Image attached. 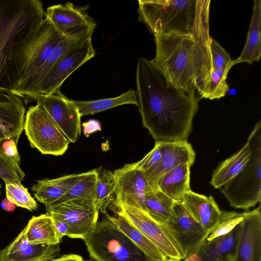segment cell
Segmentation results:
<instances>
[{"label": "cell", "instance_id": "obj_38", "mask_svg": "<svg viewBox=\"0 0 261 261\" xmlns=\"http://www.w3.org/2000/svg\"><path fill=\"white\" fill-rule=\"evenodd\" d=\"M164 150V142H155L153 148L142 160L137 162L138 167L146 172L155 166L161 160Z\"/></svg>", "mask_w": 261, "mask_h": 261}, {"label": "cell", "instance_id": "obj_41", "mask_svg": "<svg viewBox=\"0 0 261 261\" xmlns=\"http://www.w3.org/2000/svg\"><path fill=\"white\" fill-rule=\"evenodd\" d=\"M84 135L88 137L90 134L101 130V126L99 121L92 119L83 124Z\"/></svg>", "mask_w": 261, "mask_h": 261}, {"label": "cell", "instance_id": "obj_20", "mask_svg": "<svg viewBox=\"0 0 261 261\" xmlns=\"http://www.w3.org/2000/svg\"><path fill=\"white\" fill-rule=\"evenodd\" d=\"M60 256V243L31 244L25 228L9 245L0 251V261H50Z\"/></svg>", "mask_w": 261, "mask_h": 261}, {"label": "cell", "instance_id": "obj_2", "mask_svg": "<svg viewBox=\"0 0 261 261\" xmlns=\"http://www.w3.org/2000/svg\"><path fill=\"white\" fill-rule=\"evenodd\" d=\"M154 36L156 54L150 61L173 84L199 95L213 71L210 46L191 35Z\"/></svg>", "mask_w": 261, "mask_h": 261}, {"label": "cell", "instance_id": "obj_22", "mask_svg": "<svg viewBox=\"0 0 261 261\" xmlns=\"http://www.w3.org/2000/svg\"><path fill=\"white\" fill-rule=\"evenodd\" d=\"M241 229V222L229 233L205 240L197 252L201 261H216L229 254L234 255Z\"/></svg>", "mask_w": 261, "mask_h": 261}, {"label": "cell", "instance_id": "obj_5", "mask_svg": "<svg viewBox=\"0 0 261 261\" xmlns=\"http://www.w3.org/2000/svg\"><path fill=\"white\" fill-rule=\"evenodd\" d=\"M65 38L45 17L31 33L13 42L9 58L13 82L9 89L12 90L32 75Z\"/></svg>", "mask_w": 261, "mask_h": 261}, {"label": "cell", "instance_id": "obj_18", "mask_svg": "<svg viewBox=\"0 0 261 261\" xmlns=\"http://www.w3.org/2000/svg\"><path fill=\"white\" fill-rule=\"evenodd\" d=\"M195 156V152L188 141L164 143L163 153L159 163L144 172L150 188L158 190L159 180L175 167L186 163L192 166Z\"/></svg>", "mask_w": 261, "mask_h": 261}, {"label": "cell", "instance_id": "obj_6", "mask_svg": "<svg viewBox=\"0 0 261 261\" xmlns=\"http://www.w3.org/2000/svg\"><path fill=\"white\" fill-rule=\"evenodd\" d=\"M251 149L250 160L243 169L220 188L230 205L247 210L261 201V121L247 139Z\"/></svg>", "mask_w": 261, "mask_h": 261}, {"label": "cell", "instance_id": "obj_48", "mask_svg": "<svg viewBox=\"0 0 261 261\" xmlns=\"http://www.w3.org/2000/svg\"><path fill=\"white\" fill-rule=\"evenodd\" d=\"M1 187H2V186H1V183H0V194H1Z\"/></svg>", "mask_w": 261, "mask_h": 261}, {"label": "cell", "instance_id": "obj_34", "mask_svg": "<svg viewBox=\"0 0 261 261\" xmlns=\"http://www.w3.org/2000/svg\"><path fill=\"white\" fill-rule=\"evenodd\" d=\"M37 181L31 189L35 198L45 206L52 205L67 192L61 187L48 182L47 179Z\"/></svg>", "mask_w": 261, "mask_h": 261}, {"label": "cell", "instance_id": "obj_17", "mask_svg": "<svg viewBox=\"0 0 261 261\" xmlns=\"http://www.w3.org/2000/svg\"><path fill=\"white\" fill-rule=\"evenodd\" d=\"M90 38L91 35L65 37L32 75L17 87L10 90L24 99L26 103L33 101L40 84L57 61L68 51Z\"/></svg>", "mask_w": 261, "mask_h": 261}, {"label": "cell", "instance_id": "obj_27", "mask_svg": "<svg viewBox=\"0 0 261 261\" xmlns=\"http://www.w3.org/2000/svg\"><path fill=\"white\" fill-rule=\"evenodd\" d=\"M174 202L159 190H152L145 196L144 212L161 225L174 222L176 216L173 210Z\"/></svg>", "mask_w": 261, "mask_h": 261}, {"label": "cell", "instance_id": "obj_8", "mask_svg": "<svg viewBox=\"0 0 261 261\" xmlns=\"http://www.w3.org/2000/svg\"><path fill=\"white\" fill-rule=\"evenodd\" d=\"M23 129L31 146L42 154L61 155L68 148L70 142L39 103L29 108Z\"/></svg>", "mask_w": 261, "mask_h": 261}, {"label": "cell", "instance_id": "obj_23", "mask_svg": "<svg viewBox=\"0 0 261 261\" xmlns=\"http://www.w3.org/2000/svg\"><path fill=\"white\" fill-rule=\"evenodd\" d=\"M251 156V147L247 139L239 151L220 163L214 170L211 185L216 189L222 188L243 169Z\"/></svg>", "mask_w": 261, "mask_h": 261}, {"label": "cell", "instance_id": "obj_3", "mask_svg": "<svg viewBox=\"0 0 261 261\" xmlns=\"http://www.w3.org/2000/svg\"><path fill=\"white\" fill-rule=\"evenodd\" d=\"M210 0H139L138 19L155 34L191 35L210 46Z\"/></svg>", "mask_w": 261, "mask_h": 261}, {"label": "cell", "instance_id": "obj_46", "mask_svg": "<svg viewBox=\"0 0 261 261\" xmlns=\"http://www.w3.org/2000/svg\"><path fill=\"white\" fill-rule=\"evenodd\" d=\"M164 261H184V260H174L170 258H168L167 260Z\"/></svg>", "mask_w": 261, "mask_h": 261}, {"label": "cell", "instance_id": "obj_32", "mask_svg": "<svg viewBox=\"0 0 261 261\" xmlns=\"http://www.w3.org/2000/svg\"><path fill=\"white\" fill-rule=\"evenodd\" d=\"M228 72L223 69L213 70L199 95L200 97L213 100L224 97L229 89L226 82Z\"/></svg>", "mask_w": 261, "mask_h": 261}, {"label": "cell", "instance_id": "obj_35", "mask_svg": "<svg viewBox=\"0 0 261 261\" xmlns=\"http://www.w3.org/2000/svg\"><path fill=\"white\" fill-rule=\"evenodd\" d=\"M244 217V212L223 211L220 220L207 236L206 240L210 241L229 233L243 221Z\"/></svg>", "mask_w": 261, "mask_h": 261}, {"label": "cell", "instance_id": "obj_28", "mask_svg": "<svg viewBox=\"0 0 261 261\" xmlns=\"http://www.w3.org/2000/svg\"><path fill=\"white\" fill-rule=\"evenodd\" d=\"M25 228L27 239L31 244L55 245L60 243L53 218L47 214L33 216Z\"/></svg>", "mask_w": 261, "mask_h": 261}, {"label": "cell", "instance_id": "obj_12", "mask_svg": "<svg viewBox=\"0 0 261 261\" xmlns=\"http://www.w3.org/2000/svg\"><path fill=\"white\" fill-rule=\"evenodd\" d=\"M34 101L40 104L70 143L75 142L81 133V116L74 100L60 90L48 95H38Z\"/></svg>", "mask_w": 261, "mask_h": 261}, {"label": "cell", "instance_id": "obj_9", "mask_svg": "<svg viewBox=\"0 0 261 261\" xmlns=\"http://www.w3.org/2000/svg\"><path fill=\"white\" fill-rule=\"evenodd\" d=\"M112 211L115 214L122 215L166 257L174 260L185 258L184 254L167 230L144 211L123 203L116 206Z\"/></svg>", "mask_w": 261, "mask_h": 261}, {"label": "cell", "instance_id": "obj_21", "mask_svg": "<svg viewBox=\"0 0 261 261\" xmlns=\"http://www.w3.org/2000/svg\"><path fill=\"white\" fill-rule=\"evenodd\" d=\"M181 202L192 217L210 232L223 213L212 196L207 197L192 190L184 194Z\"/></svg>", "mask_w": 261, "mask_h": 261}, {"label": "cell", "instance_id": "obj_26", "mask_svg": "<svg viewBox=\"0 0 261 261\" xmlns=\"http://www.w3.org/2000/svg\"><path fill=\"white\" fill-rule=\"evenodd\" d=\"M145 254L148 261H164L166 257L160 250L139 230L132 225L122 215L111 216L105 214Z\"/></svg>", "mask_w": 261, "mask_h": 261}, {"label": "cell", "instance_id": "obj_37", "mask_svg": "<svg viewBox=\"0 0 261 261\" xmlns=\"http://www.w3.org/2000/svg\"><path fill=\"white\" fill-rule=\"evenodd\" d=\"M212 69H223L229 71L233 66L229 54L215 39L210 44Z\"/></svg>", "mask_w": 261, "mask_h": 261}, {"label": "cell", "instance_id": "obj_42", "mask_svg": "<svg viewBox=\"0 0 261 261\" xmlns=\"http://www.w3.org/2000/svg\"><path fill=\"white\" fill-rule=\"evenodd\" d=\"M50 261H88L85 260L80 255L76 254H68L60 255Z\"/></svg>", "mask_w": 261, "mask_h": 261}, {"label": "cell", "instance_id": "obj_24", "mask_svg": "<svg viewBox=\"0 0 261 261\" xmlns=\"http://www.w3.org/2000/svg\"><path fill=\"white\" fill-rule=\"evenodd\" d=\"M180 165L166 174L159 181L157 188L174 202H181L184 194L191 191L190 167Z\"/></svg>", "mask_w": 261, "mask_h": 261}, {"label": "cell", "instance_id": "obj_13", "mask_svg": "<svg viewBox=\"0 0 261 261\" xmlns=\"http://www.w3.org/2000/svg\"><path fill=\"white\" fill-rule=\"evenodd\" d=\"M95 55L91 38L68 51L57 61L43 80L33 101L38 95H48L60 90L65 80Z\"/></svg>", "mask_w": 261, "mask_h": 261}, {"label": "cell", "instance_id": "obj_45", "mask_svg": "<svg viewBox=\"0 0 261 261\" xmlns=\"http://www.w3.org/2000/svg\"><path fill=\"white\" fill-rule=\"evenodd\" d=\"M216 261H236L234 255L229 254L223 258L218 259Z\"/></svg>", "mask_w": 261, "mask_h": 261}, {"label": "cell", "instance_id": "obj_30", "mask_svg": "<svg viewBox=\"0 0 261 261\" xmlns=\"http://www.w3.org/2000/svg\"><path fill=\"white\" fill-rule=\"evenodd\" d=\"M97 181L96 169L86 172L85 175L80 181L52 205L75 199L94 202Z\"/></svg>", "mask_w": 261, "mask_h": 261}, {"label": "cell", "instance_id": "obj_4", "mask_svg": "<svg viewBox=\"0 0 261 261\" xmlns=\"http://www.w3.org/2000/svg\"><path fill=\"white\" fill-rule=\"evenodd\" d=\"M43 6L40 0H0V86L13 84L11 46L41 23L46 16Z\"/></svg>", "mask_w": 261, "mask_h": 261}, {"label": "cell", "instance_id": "obj_11", "mask_svg": "<svg viewBox=\"0 0 261 261\" xmlns=\"http://www.w3.org/2000/svg\"><path fill=\"white\" fill-rule=\"evenodd\" d=\"M45 207L47 215L69 225V238L83 240L98 221L99 212L92 201L75 199Z\"/></svg>", "mask_w": 261, "mask_h": 261}, {"label": "cell", "instance_id": "obj_44", "mask_svg": "<svg viewBox=\"0 0 261 261\" xmlns=\"http://www.w3.org/2000/svg\"><path fill=\"white\" fill-rule=\"evenodd\" d=\"M184 261H201L200 257L197 253H193L188 255Z\"/></svg>", "mask_w": 261, "mask_h": 261}, {"label": "cell", "instance_id": "obj_16", "mask_svg": "<svg viewBox=\"0 0 261 261\" xmlns=\"http://www.w3.org/2000/svg\"><path fill=\"white\" fill-rule=\"evenodd\" d=\"M25 111L22 98L9 88L0 86V142L11 139L17 143L24 127Z\"/></svg>", "mask_w": 261, "mask_h": 261}, {"label": "cell", "instance_id": "obj_47", "mask_svg": "<svg viewBox=\"0 0 261 261\" xmlns=\"http://www.w3.org/2000/svg\"><path fill=\"white\" fill-rule=\"evenodd\" d=\"M88 261H95V260H94L93 258L90 257V258L89 259H88Z\"/></svg>", "mask_w": 261, "mask_h": 261}, {"label": "cell", "instance_id": "obj_10", "mask_svg": "<svg viewBox=\"0 0 261 261\" xmlns=\"http://www.w3.org/2000/svg\"><path fill=\"white\" fill-rule=\"evenodd\" d=\"M114 189L109 208L123 203L145 211L146 193L152 190L137 163L126 164L113 172Z\"/></svg>", "mask_w": 261, "mask_h": 261}, {"label": "cell", "instance_id": "obj_25", "mask_svg": "<svg viewBox=\"0 0 261 261\" xmlns=\"http://www.w3.org/2000/svg\"><path fill=\"white\" fill-rule=\"evenodd\" d=\"M261 1H253V13L246 42L241 55L233 60V65L242 62L250 64L258 61L261 56Z\"/></svg>", "mask_w": 261, "mask_h": 261}, {"label": "cell", "instance_id": "obj_39", "mask_svg": "<svg viewBox=\"0 0 261 261\" xmlns=\"http://www.w3.org/2000/svg\"><path fill=\"white\" fill-rule=\"evenodd\" d=\"M5 153L16 165L20 164V156L18 153L17 143L11 139L0 142Z\"/></svg>", "mask_w": 261, "mask_h": 261}, {"label": "cell", "instance_id": "obj_36", "mask_svg": "<svg viewBox=\"0 0 261 261\" xmlns=\"http://www.w3.org/2000/svg\"><path fill=\"white\" fill-rule=\"evenodd\" d=\"M25 174L4 152L0 144V177L4 181H21Z\"/></svg>", "mask_w": 261, "mask_h": 261}, {"label": "cell", "instance_id": "obj_1", "mask_svg": "<svg viewBox=\"0 0 261 261\" xmlns=\"http://www.w3.org/2000/svg\"><path fill=\"white\" fill-rule=\"evenodd\" d=\"M136 84L143 126L155 142L188 141L201 98L197 91L176 86L144 57L137 62Z\"/></svg>", "mask_w": 261, "mask_h": 261}, {"label": "cell", "instance_id": "obj_31", "mask_svg": "<svg viewBox=\"0 0 261 261\" xmlns=\"http://www.w3.org/2000/svg\"><path fill=\"white\" fill-rule=\"evenodd\" d=\"M97 181L95 206L99 212L106 214L112 201L114 189V176L111 171L99 167L96 169Z\"/></svg>", "mask_w": 261, "mask_h": 261}, {"label": "cell", "instance_id": "obj_19", "mask_svg": "<svg viewBox=\"0 0 261 261\" xmlns=\"http://www.w3.org/2000/svg\"><path fill=\"white\" fill-rule=\"evenodd\" d=\"M236 261H261V207L244 212Z\"/></svg>", "mask_w": 261, "mask_h": 261}, {"label": "cell", "instance_id": "obj_29", "mask_svg": "<svg viewBox=\"0 0 261 261\" xmlns=\"http://www.w3.org/2000/svg\"><path fill=\"white\" fill-rule=\"evenodd\" d=\"M81 117L101 112L119 106L133 104L138 106L136 92L133 89L123 93L120 95L94 100H75Z\"/></svg>", "mask_w": 261, "mask_h": 261}, {"label": "cell", "instance_id": "obj_43", "mask_svg": "<svg viewBox=\"0 0 261 261\" xmlns=\"http://www.w3.org/2000/svg\"><path fill=\"white\" fill-rule=\"evenodd\" d=\"M1 207L6 211H14L16 207V205L10 201L7 198H4L1 203Z\"/></svg>", "mask_w": 261, "mask_h": 261}, {"label": "cell", "instance_id": "obj_7", "mask_svg": "<svg viewBox=\"0 0 261 261\" xmlns=\"http://www.w3.org/2000/svg\"><path fill=\"white\" fill-rule=\"evenodd\" d=\"M95 261H148L142 251L109 219L97 221L83 239Z\"/></svg>", "mask_w": 261, "mask_h": 261}, {"label": "cell", "instance_id": "obj_14", "mask_svg": "<svg viewBox=\"0 0 261 261\" xmlns=\"http://www.w3.org/2000/svg\"><path fill=\"white\" fill-rule=\"evenodd\" d=\"M88 8L70 2L54 5L47 8L45 17L65 37L92 35L96 23L87 13Z\"/></svg>", "mask_w": 261, "mask_h": 261}, {"label": "cell", "instance_id": "obj_33", "mask_svg": "<svg viewBox=\"0 0 261 261\" xmlns=\"http://www.w3.org/2000/svg\"><path fill=\"white\" fill-rule=\"evenodd\" d=\"M6 198L16 206L30 211L37 210L38 204L20 181H5Z\"/></svg>", "mask_w": 261, "mask_h": 261}, {"label": "cell", "instance_id": "obj_40", "mask_svg": "<svg viewBox=\"0 0 261 261\" xmlns=\"http://www.w3.org/2000/svg\"><path fill=\"white\" fill-rule=\"evenodd\" d=\"M53 223L58 240L61 242L64 236L69 237L70 228L66 223L52 217Z\"/></svg>", "mask_w": 261, "mask_h": 261}, {"label": "cell", "instance_id": "obj_15", "mask_svg": "<svg viewBox=\"0 0 261 261\" xmlns=\"http://www.w3.org/2000/svg\"><path fill=\"white\" fill-rule=\"evenodd\" d=\"M173 210L175 221L161 225L171 235L186 258L191 254L197 253L211 232L192 217L182 202H174Z\"/></svg>", "mask_w": 261, "mask_h": 261}]
</instances>
